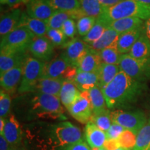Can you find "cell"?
<instances>
[{
    "label": "cell",
    "instance_id": "37",
    "mask_svg": "<svg viewBox=\"0 0 150 150\" xmlns=\"http://www.w3.org/2000/svg\"><path fill=\"white\" fill-rule=\"evenodd\" d=\"M96 20V18L90 16H83L77 20L76 29H77L78 34L83 37L87 35L95 25Z\"/></svg>",
    "mask_w": 150,
    "mask_h": 150
},
{
    "label": "cell",
    "instance_id": "1",
    "mask_svg": "<svg viewBox=\"0 0 150 150\" xmlns=\"http://www.w3.org/2000/svg\"><path fill=\"white\" fill-rule=\"evenodd\" d=\"M23 129V142L28 150H61L82 140L80 129L70 122H35Z\"/></svg>",
    "mask_w": 150,
    "mask_h": 150
},
{
    "label": "cell",
    "instance_id": "45",
    "mask_svg": "<svg viewBox=\"0 0 150 150\" xmlns=\"http://www.w3.org/2000/svg\"><path fill=\"white\" fill-rule=\"evenodd\" d=\"M99 1L104 8H108L121 2L123 0H99Z\"/></svg>",
    "mask_w": 150,
    "mask_h": 150
},
{
    "label": "cell",
    "instance_id": "19",
    "mask_svg": "<svg viewBox=\"0 0 150 150\" xmlns=\"http://www.w3.org/2000/svg\"><path fill=\"white\" fill-rule=\"evenodd\" d=\"M64 81L65 79L63 77L40 78L35 84L33 92L59 97Z\"/></svg>",
    "mask_w": 150,
    "mask_h": 150
},
{
    "label": "cell",
    "instance_id": "17",
    "mask_svg": "<svg viewBox=\"0 0 150 150\" xmlns=\"http://www.w3.org/2000/svg\"><path fill=\"white\" fill-rule=\"evenodd\" d=\"M22 14L21 9L15 8L1 15L0 20L1 38L5 37L18 27Z\"/></svg>",
    "mask_w": 150,
    "mask_h": 150
},
{
    "label": "cell",
    "instance_id": "20",
    "mask_svg": "<svg viewBox=\"0 0 150 150\" xmlns=\"http://www.w3.org/2000/svg\"><path fill=\"white\" fill-rule=\"evenodd\" d=\"M18 27L27 28L35 36H46L49 29L47 21L31 18L26 12H22Z\"/></svg>",
    "mask_w": 150,
    "mask_h": 150
},
{
    "label": "cell",
    "instance_id": "28",
    "mask_svg": "<svg viewBox=\"0 0 150 150\" xmlns=\"http://www.w3.org/2000/svg\"><path fill=\"white\" fill-rule=\"evenodd\" d=\"M120 35V33L112 28L108 27L98 40L88 45L91 48L99 52L115 43H117Z\"/></svg>",
    "mask_w": 150,
    "mask_h": 150
},
{
    "label": "cell",
    "instance_id": "22",
    "mask_svg": "<svg viewBox=\"0 0 150 150\" xmlns=\"http://www.w3.org/2000/svg\"><path fill=\"white\" fill-rule=\"evenodd\" d=\"M144 33V27L129 32L120 34L117 42V47L120 54H129L135 42Z\"/></svg>",
    "mask_w": 150,
    "mask_h": 150
},
{
    "label": "cell",
    "instance_id": "44",
    "mask_svg": "<svg viewBox=\"0 0 150 150\" xmlns=\"http://www.w3.org/2000/svg\"><path fill=\"white\" fill-rule=\"evenodd\" d=\"M13 147L2 134H0V150H11Z\"/></svg>",
    "mask_w": 150,
    "mask_h": 150
},
{
    "label": "cell",
    "instance_id": "12",
    "mask_svg": "<svg viewBox=\"0 0 150 150\" xmlns=\"http://www.w3.org/2000/svg\"><path fill=\"white\" fill-rule=\"evenodd\" d=\"M67 110L76 120L82 124L88 123L93 112L87 92H81Z\"/></svg>",
    "mask_w": 150,
    "mask_h": 150
},
{
    "label": "cell",
    "instance_id": "51",
    "mask_svg": "<svg viewBox=\"0 0 150 150\" xmlns=\"http://www.w3.org/2000/svg\"><path fill=\"white\" fill-rule=\"evenodd\" d=\"M91 150H106L104 147H99V148H93Z\"/></svg>",
    "mask_w": 150,
    "mask_h": 150
},
{
    "label": "cell",
    "instance_id": "31",
    "mask_svg": "<svg viewBox=\"0 0 150 150\" xmlns=\"http://www.w3.org/2000/svg\"><path fill=\"white\" fill-rule=\"evenodd\" d=\"M102 63L106 64L119 65L122 54L118 52L117 43L99 52Z\"/></svg>",
    "mask_w": 150,
    "mask_h": 150
},
{
    "label": "cell",
    "instance_id": "26",
    "mask_svg": "<svg viewBox=\"0 0 150 150\" xmlns=\"http://www.w3.org/2000/svg\"><path fill=\"white\" fill-rule=\"evenodd\" d=\"M119 65L106 64L102 63L99 65L97 74L99 79V86L103 89L115 79L118 73L120 72Z\"/></svg>",
    "mask_w": 150,
    "mask_h": 150
},
{
    "label": "cell",
    "instance_id": "33",
    "mask_svg": "<svg viewBox=\"0 0 150 150\" xmlns=\"http://www.w3.org/2000/svg\"><path fill=\"white\" fill-rule=\"evenodd\" d=\"M108 27H109L106 22L97 18L95 25L93 26L88 33L83 38L82 40L88 45H91L98 40Z\"/></svg>",
    "mask_w": 150,
    "mask_h": 150
},
{
    "label": "cell",
    "instance_id": "8",
    "mask_svg": "<svg viewBox=\"0 0 150 150\" xmlns=\"http://www.w3.org/2000/svg\"><path fill=\"white\" fill-rule=\"evenodd\" d=\"M77 73V68L69 64L61 56L54 58L45 64L41 78L63 77L65 80L72 81Z\"/></svg>",
    "mask_w": 150,
    "mask_h": 150
},
{
    "label": "cell",
    "instance_id": "13",
    "mask_svg": "<svg viewBox=\"0 0 150 150\" xmlns=\"http://www.w3.org/2000/svg\"><path fill=\"white\" fill-rule=\"evenodd\" d=\"M54 47L47 36H35L30 43L28 50L31 56L47 63L52 60Z\"/></svg>",
    "mask_w": 150,
    "mask_h": 150
},
{
    "label": "cell",
    "instance_id": "32",
    "mask_svg": "<svg viewBox=\"0 0 150 150\" xmlns=\"http://www.w3.org/2000/svg\"><path fill=\"white\" fill-rule=\"evenodd\" d=\"M133 150H150V120L140 130L136 136V142Z\"/></svg>",
    "mask_w": 150,
    "mask_h": 150
},
{
    "label": "cell",
    "instance_id": "48",
    "mask_svg": "<svg viewBox=\"0 0 150 150\" xmlns=\"http://www.w3.org/2000/svg\"><path fill=\"white\" fill-rule=\"evenodd\" d=\"M6 120V118H3V117L0 118V134H2L3 133L4 129V127H5Z\"/></svg>",
    "mask_w": 150,
    "mask_h": 150
},
{
    "label": "cell",
    "instance_id": "27",
    "mask_svg": "<svg viewBox=\"0 0 150 150\" xmlns=\"http://www.w3.org/2000/svg\"><path fill=\"white\" fill-rule=\"evenodd\" d=\"M87 93L91 102L93 114L100 113L108 109L102 90L99 86L89 90Z\"/></svg>",
    "mask_w": 150,
    "mask_h": 150
},
{
    "label": "cell",
    "instance_id": "38",
    "mask_svg": "<svg viewBox=\"0 0 150 150\" xmlns=\"http://www.w3.org/2000/svg\"><path fill=\"white\" fill-rule=\"evenodd\" d=\"M46 36L56 47H63L68 42L67 38L65 36L61 29L49 28Z\"/></svg>",
    "mask_w": 150,
    "mask_h": 150
},
{
    "label": "cell",
    "instance_id": "3",
    "mask_svg": "<svg viewBox=\"0 0 150 150\" xmlns=\"http://www.w3.org/2000/svg\"><path fill=\"white\" fill-rule=\"evenodd\" d=\"M147 88L146 83L138 81L122 71L102 89L109 110L122 109L136 103Z\"/></svg>",
    "mask_w": 150,
    "mask_h": 150
},
{
    "label": "cell",
    "instance_id": "6",
    "mask_svg": "<svg viewBox=\"0 0 150 150\" xmlns=\"http://www.w3.org/2000/svg\"><path fill=\"white\" fill-rule=\"evenodd\" d=\"M45 63L29 56L24 65L21 83L18 88V93L23 95L33 92L35 84L42 77Z\"/></svg>",
    "mask_w": 150,
    "mask_h": 150
},
{
    "label": "cell",
    "instance_id": "23",
    "mask_svg": "<svg viewBox=\"0 0 150 150\" xmlns=\"http://www.w3.org/2000/svg\"><path fill=\"white\" fill-rule=\"evenodd\" d=\"M72 82L81 92H88L95 86H99V79L97 72L77 71Z\"/></svg>",
    "mask_w": 150,
    "mask_h": 150
},
{
    "label": "cell",
    "instance_id": "18",
    "mask_svg": "<svg viewBox=\"0 0 150 150\" xmlns=\"http://www.w3.org/2000/svg\"><path fill=\"white\" fill-rule=\"evenodd\" d=\"M84 138L91 149L104 147L107 140L106 132L101 130L91 122L86 124L84 129Z\"/></svg>",
    "mask_w": 150,
    "mask_h": 150
},
{
    "label": "cell",
    "instance_id": "52",
    "mask_svg": "<svg viewBox=\"0 0 150 150\" xmlns=\"http://www.w3.org/2000/svg\"><path fill=\"white\" fill-rule=\"evenodd\" d=\"M1 4H7L8 3V0H0Z\"/></svg>",
    "mask_w": 150,
    "mask_h": 150
},
{
    "label": "cell",
    "instance_id": "54",
    "mask_svg": "<svg viewBox=\"0 0 150 150\" xmlns=\"http://www.w3.org/2000/svg\"><path fill=\"white\" fill-rule=\"evenodd\" d=\"M149 120H150V117H149Z\"/></svg>",
    "mask_w": 150,
    "mask_h": 150
},
{
    "label": "cell",
    "instance_id": "49",
    "mask_svg": "<svg viewBox=\"0 0 150 150\" xmlns=\"http://www.w3.org/2000/svg\"><path fill=\"white\" fill-rule=\"evenodd\" d=\"M134 1H138V2L143 4L150 6V0H134Z\"/></svg>",
    "mask_w": 150,
    "mask_h": 150
},
{
    "label": "cell",
    "instance_id": "11",
    "mask_svg": "<svg viewBox=\"0 0 150 150\" xmlns=\"http://www.w3.org/2000/svg\"><path fill=\"white\" fill-rule=\"evenodd\" d=\"M62 49L63 51L60 56L70 65L77 67L80 60L88 50L89 45L83 40L74 38L62 47Z\"/></svg>",
    "mask_w": 150,
    "mask_h": 150
},
{
    "label": "cell",
    "instance_id": "2",
    "mask_svg": "<svg viewBox=\"0 0 150 150\" xmlns=\"http://www.w3.org/2000/svg\"><path fill=\"white\" fill-rule=\"evenodd\" d=\"M15 109L19 116L29 122L64 121L63 108L59 97L31 92L16 99Z\"/></svg>",
    "mask_w": 150,
    "mask_h": 150
},
{
    "label": "cell",
    "instance_id": "43",
    "mask_svg": "<svg viewBox=\"0 0 150 150\" xmlns=\"http://www.w3.org/2000/svg\"><path fill=\"white\" fill-rule=\"evenodd\" d=\"M120 147L119 142L117 140H106L105 142L104 147L106 150H114Z\"/></svg>",
    "mask_w": 150,
    "mask_h": 150
},
{
    "label": "cell",
    "instance_id": "4",
    "mask_svg": "<svg viewBox=\"0 0 150 150\" xmlns=\"http://www.w3.org/2000/svg\"><path fill=\"white\" fill-rule=\"evenodd\" d=\"M126 18H138L142 20L150 18V6L134 0H123L111 7L104 8L98 19L109 27L111 22Z\"/></svg>",
    "mask_w": 150,
    "mask_h": 150
},
{
    "label": "cell",
    "instance_id": "29",
    "mask_svg": "<svg viewBox=\"0 0 150 150\" xmlns=\"http://www.w3.org/2000/svg\"><path fill=\"white\" fill-rule=\"evenodd\" d=\"M135 59H148L150 58V40L143 33L128 54Z\"/></svg>",
    "mask_w": 150,
    "mask_h": 150
},
{
    "label": "cell",
    "instance_id": "30",
    "mask_svg": "<svg viewBox=\"0 0 150 150\" xmlns=\"http://www.w3.org/2000/svg\"><path fill=\"white\" fill-rule=\"evenodd\" d=\"M80 9L84 16L94 17L97 18L102 13L104 7L99 0H79Z\"/></svg>",
    "mask_w": 150,
    "mask_h": 150
},
{
    "label": "cell",
    "instance_id": "39",
    "mask_svg": "<svg viewBox=\"0 0 150 150\" xmlns=\"http://www.w3.org/2000/svg\"><path fill=\"white\" fill-rule=\"evenodd\" d=\"M11 106L10 94L1 89L0 91V117L5 118L9 114Z\"/></svg>",
    "mask_w": 150,
    "mask_h": 150
},
{
    "label": "cell",
    "instance_id": "14",
    "mask_svg": "<svg viewBox=\"0 0 150 150\" xmlns=\"http://www.w3.org/2000/svg\"><path fill=\"white\" fill-rule=\"evenodd\" d=\"M55 11L51 0H31L27 4L26 13L33 18L47 21Z\"/></svg>",
    "mask_w": 150,
    "mask_h": 150
},
{
    "label": "cell",
    "instance_id": "7",
    "mask_svg": "<svg viewBox=\"0 0 150 150\" xmlns=\"http://www.w3.org/2000/svg\"><path fill=\"white\" fill-rule=\"evenodd\" d=\"M110 117L112 123L120 125L125 129L137 134L148 121L145 112L140 110H112L110 111Z\"/></svg>",
    "mask_w": 150,
    "mask_h": 150
},
{
    "label": "cell",
    "instance_id": "9",
    "mask_svg": "<svg viewBox=\"0 0 150 150\" xmlns=\"http://www.w3.org/2000/svg\"><path fill=\"white\" fill-rule=\"evenodd\" d=\"M35 37L27 28L18 27L1 38L0 47L2 49H28Z\"/></svg>",
    "mask_w": 150,
    "mask_h": 150
},
{
    "label": "cell",
    "instance_id": "47",
    "mask_svg": "<svg viewBox=\"0 0 150 150\" xmlns=\"http://www.w3.org/2000/svg\"><path fill=\"white\" fill-rule=\"evenodd\" d=\"M144 33L150 40V18L146 20L144 24Z\"/></svg>",
    "mask_w": 150,
    "mask_h": 150
},
{
    "label": "cell",
    "instance_id": "40",
    "mask_svg": "<svg viewBox=\"0 0 150 150\" xmlns=\"http://www.w3.org/2000/svg\"><path fill=\"white\" fill-rule=\"evenodd\" d=\"M61 29L67 38H74L75 35L77 32L76 24L75 23L74 20L73 19H69L66 20L63 23Z\"/></svg>",
    "mask_w": 150,
    "mask_h": 150
},
{
    "label": "cell",
    "instance_id": "35",
    "mask_svg": "<svg viewBox=\"0 0 150 150\" xmlns=\"http://www.w3.org/2000/svg\"><path fill=\"white\" fill-rule=\"evenodd\" d=\"M51 2L56 11L71 12L80 9L79 0H51Z\"/></svg>",
    "mask_w": 150,
    "mask_h": 150
},
{
    "label": "cell",
    "instance_id": "46",
    "mask_svg": "<svg viewBox=\"0 0 150 150\" xmlns=\"http://www.w3.org/2000/svg\"><path fill=\"white\" fill-rule=\"evenodd\" d=\"M30 1H31V0H8L7 4H8L9 6L13 7L15 8H16L18 6L22 4H27Z\"/></svg>",
    "mask_w": 150,
    "mask_h": 150
},
{
    "label": "cell",
    "instance_id": "36",
    "mask_svg": "<svg viewBox=\"0 0 150 150\" xmlns=\"http://www.w3.org/2000/svg\"><path fill=\"white\" fill-rule=\"evenodd\" d=\"M136 136L137 133L128 130V129H125L117 140L120 147L127 150H133L136 145Z\"/></svg>",
    "mask_w": 150,
    "mask_h": 150
},
{
    "label": "cell",
    "instance_id": "15",
    "mask_svg": "<svg viewBox=\"0 0 150 150\" xmlns=\"http://www.w3.org/2000/svg\"><path fill=\"white\" fill-rule=\"evenodd\" d=\"M2 134L13 147L21 146L23 142V129L16 117L11 115L6 118Z\"/></svg>",
    "mask_w": 150,
    "mask_h": 150
},
{
    "label": "cell",
    "instance_id": "42",
    "mask_svg": "<svg viewBox=\"0 0 150 150\" xmlns=\"http://www.w3.org/2000/svg\"><path fill=\"white\" fill-rule=\"evenodd\" d=\"M61 150H91V148L85 140L82 139L74 144L63 148Z\"/></svg>",
    "mask_w": 150,
    "mask_h": 150
},
{
    "label": "cell",
    "instance_id": "5",
    "mask_svg": "<svg viewBox=\"0 0 150 150\" xmlns=\"http://www.w3.org/2000/svg\"><path fill=\"white\" fill-rule=\"evenodd\" d=\"M120 70L135 80L144 82L150 80V58L135 59L128 54L121 56Z\"/></svg>",
    "mask_w": 150,
    "mask_h": 150
},
{
    "label": "cell",
    "instance_id": "21",
    "mask_svg": "<svg viewBox=\"0 0 150 150\" xmlns=\"http://www.w3.org/2000/svg\"><path fill=\"white\" fill-rule=\"evenodd\" d=\"M101 63L99 52L89 47L88 50L80 60L76 68L79 72H96Z\"/></svg>",
    "mask_w": 150,
    "mask_h": 150
},
{
    "label": "cell",
    "instance_id": "53",
    "mask_svg": "<svg viewBox=\"0 0 150 150\" xmlns=\"http://www.w3.org/2000/svg\"><path fill=\"white\" fill-rule=\"evenodd\" d=\"M114 150H127V149H125V148H123V147H120L117 148V149H114Z\"/></svg>",
    "mask_w": 150,
    "mask_h": 150
},
{
    "label": "cell",
    "instance_id": "34",
    "mask_svg": "<svg viewBox=\"0 0 150 150\" xmlns=\"http://www.w3.org/2000/svg\"><path fill=\"white\" fill-rule=\"evenodd\" d=\"M90 122L95 124L101 130L106 132L112 123L110 117V110L107 109L100 113L93 114Z\"/></svg>",
    "mask_w": 150,
    "mask_h": 150
},
{
    "label": "cell",
    "instance_id": "50",
    "mask_svg": "<svg viewBox=\"0 0 150 150\" xmlns=\"http://www.w3.org/2000/svg\"><path fill=\"white\" fill-rule=\"evenodd\" d=\"M11 150H28L27 148L25 147H24V146H18V147H13L12 149Z\"/></svg>",
    "mask_w": 150,
    "mask_h": 150
},
{
    "label": "cell",
    "instance_id": "25",
    "mask_svg": "<svg viewBox=\"0 0 150 150\" xmlns=\"http://www.w3.org/2000/svg\"><path fill=\"white\" fill-rule=\"evenodd\" d=\"M81 92L72 81L65 80L60 92L59 99L62 105L68 108L79 96Z\"/></svg>",
    "mask_w": 150,
    "mask_h": 150
},
{
    "label": "cell",
    "instance_id": "10",
    "mask_svg": "<svg viewBox=\"0 0 150 150\" xmlns=\"http://www.w3.org/2000/svg\"><path fill=\"white\" fill-rule=\"evenodd\" d=\"M28 49H2L0 54V74L20 65L30 56Z\"/></svg>",
    "mask_w": 150,
    "mask_h": 150
},
{
    "label": "cell",
    "instance_id": "41",
    "mask_svg": "<svg viewBox=\"0 0 150 150\" xmlns=\"http://www.w3.org/2000/svg\"><path fill=\"white\" fill-rule=\"evenodd\" d=\"M125 130V129L120 125H117L116 123H112L111 126L106 132L107 139L117 140Z\"/></svg>",
    "mask_w": 150,
    "mask_h": 150
},
{
    "label": "cell",
    "instance_id": "24",
    "mask_svg": "<svg viewBox=\"0 0 150 150\" xmlns=\"http://www.w3.org/2000/svg\"><path fill=\"white\" fill-rule=\"evenodd\" d=\"M144 20L138 18H126L111 22L109 24V27L112 28L120 34H122L144 27Z\"/></svg>",
    "mask_w": 150,
    "mask_h": 150
},
{
    "label": "cell",
    "instance_id": "16",
    "mask_svg": "<svg viewBox=\"0 0 150 150\" xmlns=\"http://www.w3.org/2000/svg\"><path fill=\"white\" fill-rule=\"evenodd\" d=\"M24 65H20L0 74V84L1 89L11 94L16 93L20 86L23 74Z\"/></svg>",
    "mask_w": 150,
    "mask_h": 150
}]
</instances>
